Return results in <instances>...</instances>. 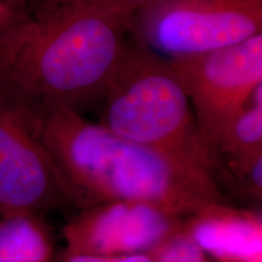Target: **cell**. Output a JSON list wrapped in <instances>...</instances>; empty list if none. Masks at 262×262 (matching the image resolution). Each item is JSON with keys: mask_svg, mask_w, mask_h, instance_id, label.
I'll return each mask as SVG.
<instances>
[{"mask_svg": "<svg viewBox=\"0 0 262 262\" xmlns=\"http://www.w3.org/2000/svg\"><path fill=\"white\" fill-rule=\"evenodd\" d=\"M102 100L100 125L215 181L214 153L169 60L133 34Z\"/></svg>", "mask_w": 262, "mask_h": 262, "instance_id": "3957f363", "label": "cell"}, {"mask_svg": "<svg viewBox=\"0 0 262 262\" xmlns=\"http://www.w3.org/2000/svg\"><path fill=\"white\" fill-rule=\"evenodd\" d=\"M60 262H155L153 253L129 256H98V255L62 253Z\"/></svg>", "mask_w": 262, "mask_h": 262, "instance_id": "5bb4252c", "label": "cell"}, {"mask_svg": "<svg viewBox=\"0 0 262 262\" xmlns=\"http://www.w3.org/2000/svg\"><path fill=\"white\" fill-rule=\"evenodd\" d=\"M50 2L51 0H29V6H31L32 16L38 14L39 11H41V10L44 9Z\"/></svg>", "mask_w": 262, "mask_h": 262, "instance_id": "9a60e30c", "label": "cell"}, {"mask_svg": "<svg viewBox=\"0 0 262 262\" xmlns=\"http://www.w3.org/2000/svg\"><path fill=\"white\" fill-rule=\"evenodd\" d=\"M131 34L166 60L231 47L262 33V0H152Z\"/></svg>", "mask_w": 262, "mask_h": 262, "instance_id": "277c9868", "label": "cell"}, {"mask_svg": "<svg viewBox=\"0 0 262 262\" xmlns=\"http://www.w3.org/2000/svg\"><path fill=\"white\" fill-rule=\"evenodd\" d=\"M31 18L29 0H0V39Z\"/></svg>", "mask_w": 262, "mask_h": 262, "instance_id": "4fadbf2b", "label": "cell"}, {"mask_svg": "<svg viewBox=\"0 0 262 262\" xmlns=\"http://www.w3.org/2000/svg\"><path fill=\"white\" fill-rule=\"evenodd\" d=\"M212 152L215 164L219 160L242 162L262 156V88L228 124Z\"/></svg>", "mask_w": 262, "mask_h": 262, "instance_id": "30bf717a", "label": "cell"}, {"mask_svg": "<svg viewBox=\"0 0 262 262\" xmlns=\"http://www.w3.org/2000/svg\"><path fill=\"white\" fill-rule=\"evenodd\" d=\"M18 104L78 208L142 202L187 217L224 202L211 178L88 122L73 108L58 102Z\"/></svg>", "mask_w": 262, "mask_h": 262, "instance_id": "6da1fadb", "label": "cell"}, {"mask_svg": "<svg viewBox=\"0 0 262 262\" xmlns=\"http://www.w3.org/2000/svg\"><path fill=\"white\" fill-rule=\"evenodd\" d=\"M54 242L39 216L0 217V262H52Z\"/></svg>", "mask_w": 262, "mask_h": 262, "instance_id": "9c48e42d", "label": "cell"}, {"mask_svg": "<svg viewBox=\"0 0 262 262\" xmlns=\"http://www.w3.org/2000/svg\"><path fill=\"white\" fill-rule=\"evenodd\" d=\"M131 16L54 9L0 39V93L78 111L103 97L131 37Z\"/></svg>", "mask_w": 262, "mask_h": 262, "instance_id": "7a4b0ae2", "label": "cell"}, {"mask_svg": "<svg viewBox=\"0 0 262 262\" xmlns=\"http://www.w3.org/2000/svg\"><path fill=\"white\" fill-rule=\"evenodd\" d=\"M152 253L155 262H219L208 256L183 227Z\"/></svg>", "mask_w": 262, "mask_h": 262, "instance_id": "8fae6325", "label": "cell"}, {"mask_svg": "<svg viewBox=\"0 0 262 262\" xmlns=\"http://www.w3.org/2000/svg\"><path fill=\"white\" fill-rule=\"evenodd\" d=\"M183 216L142 202H108L80 209L64 225L63 253L129 256L148 254L178 233Z\"/></svg>", "mask_w": 262, "mask_h": 262, "instance_id": "52a82bcc", "label": "cell"}, {"mask_svg": "<svg viewBox=\"0 0 262 262\" xmlns=\"http://www.w3.org/2000/svg\"><path fill=\"white\" fill-rule=\"evenodd\" d=\"M169 63L212 149L232 119L262 88V33L219 50L169 60Z\"/></svg>", "mask_w": 262, "mask_h": 262, "instance_id": "5b68a950", "label": "cell"}, {"mask_svg": "<svg viewBox=\"0 0 262 262\" xmlns=\"http://www.w3.org/2000/svg\"><path fill=\"white\" fill-rule=\"evenodd\" d=\"M70 203L24 108L0 93V217L39 216Z\"/></svg>", "mask_w": 262, "mask_h": 262, "instance_id": "8992f818", "label": "cell"}, {"mask_svg": "<svg viewBox=\"0 0 262 262\" xmlns=\"http://www.w3.org/2000/svg\"><path fill=\"white\" fill-rule=\"evenodd\" d=\"M149 2H152V0H51L41 11H39L35 15L42 14V12L50 11L54 9H83L133 16L141 8L148 4Z\"/></svg>", "mask_w": 262, "mask_h": 262, "instance_id": "7c38bea8", "label": "cell"}, {"mask_svg": "<svg viewBox=\"0 0 262 262\" xmlns=\"http://www.w3.org/2000/svg\"><path fill=\"white\" fill-rule=\"evenodd\" d=\"M183 228L219 262H262V216L219 202L187 216Z\"/></svg>", "mask_w": 262, "mask_h": 262, "instance_id": "ba28073f", "label": "cell"}]
</instances>
